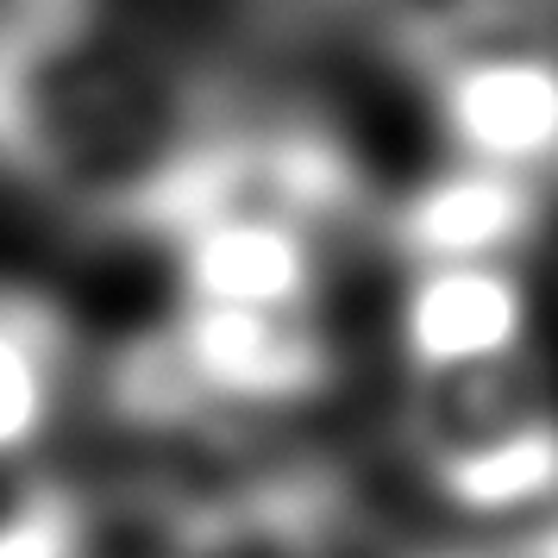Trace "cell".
<instances>
[{
    "mask_svg": "<svg viewBox=\"0 0 558 558\" xmlns=\"http://www.w3.org/2000/svg\"><path fill=\"white\" fill-rule=\"evenodd\" d=\"M252 95L107 26L95 0H7L0 177L63 220L170 239L239 189Z\"/></svg>",
    "mask_w": 558,
    "mask_h": 558,
    "instance_id": "cell-1",
    "label": "cell"
},
{
    "mask_svg": "<svg viewBox=\"0 0 558 558\" xmlns=\"http://www.w3.org/2000/svg\"><path fill=\"white\" fill-rule=\"evenodd\" d=\"M402 452L458 521L546 514L558 502V389L539 345L446 377H408Z\"/></svg>",
    "mask_w": 558,
    "mask_h": 558,
    "instance_id": "cell-2",
    "label": "cell"
},
{
    "mask_svg": "<svg viewBox=\"0 0 558 558\" xmlns=\"http://www.w3.org/2000/svg\"><path fill=\"white\" fill-rule=\"evenodd\" d=\"M414 76L446 157L558 189V26L446 45Z\"/></svg>",
    "mask_w": 558,
    "mask_h": 558,
    "instance_id": "cell-3",
    "label": "cell"
},
{
    "mask_svg": "<svg viewBox=\"0 0 558 558\" xmlns=\"http://www.w3.org/2000/svg\"><path fill=\"white\" fill-rule=\"evenodd\" d=\"M339 245H345L339 232L314 227L307 214L245 182L163 239L177 270V302L282 307V314H327Z\"/></svg>",
    "mask_w": 558,
    "mask_h": 558,
    "instance_id": "cell-4",
    "label": "cell"
},
{
    "mask_svg": "<svg viewBox=\"0 0 558 558\" xmlns=\"http://www.w3.org/2000/svg\"><path fill=\"white\" fill-rule=\"evenodd\" d=\"M389 345L402 377H446V371L533 352L539 339H533V289L521 277V257L402 264Z\"/></svg>",
    "mask_w": 558,
    "mask_h": 558,
    "instance_id": "cell-5",
    "label": "cell"
},
{
    "mask_svg": "<svg viewBox=\"0 0 558 558\" xmlns=\"http://www.w3.org/2000/svg\"><path fill=\"white\" fill-rule=\"evenodd\" d=\"M539 220H546V189L446 157L439 177H421L402 195H383L371 239H383L402 264L521 257V245L539 232Z\"/></svg>",
    "mask_w": 558,
    "mask_h": 558,
    "instance_id": "cell-6",
    "label": "cell"
},
{
    "mask_svg": "<svg viewBox=\"0 0 558 558\" xmlns=\"http://www.w3.org/2000/svg\"><path fill=\"white\" fill-rule=\"evenodd\" d=\"M76 327L45 295L0 282V471H20L51 446L76 402Z\"/></svg>",
    "mask_w": 558,
    "mask_h": 558,
    "instance_id": "cell-7",
    "label": "cell"
},
{
    "mask_svg": "<svg viewBox=\"0 0 558 558\" xmlns=\"http://www.w3.org/2000/svg\"><path fill=\"white\" fill-rule=\"evenodd\" d=\"M0 558H95V514L82 489L32 477L0 502Z\"/></svg>",
    "mask_w": 558,
    "mask_h": 558,
    "instance_id": "cell-8",
    "label": "cell"
},
{
    "mask_svg": "<svg viewBox=\"0 0 558 558\" xmlns=\"http://www.w3.org/2000/svg\"><path fill=\"white\" fill-rule=\"evenodd\" d=\"M496 558H558V502L533 514V527H521V539H508Z\"/></svg>",
    "mask_w": 558,
    "mask_h": 558,
    "instance_id": "cell-9",
    "label": "cell"
},
{
    "mask_svg": "<svg viewBox=\"0 0 558 558\" xmlns=\"http://www.w3.org/2000/svg\"><path fill=\"white\" fill-rule=\"evenodd\" d=\"M302 7H332V0H302Z\"/></svg>",
    "mask_w": 558,
    "mask_h": 558,
    "instance_id": "cell-10",
    "label": "cell"
},
{
    "mask_svg": "<svg viewBox=\"0 0 558 558\" xmlns=\"http://www.w3.org/2000/svg\"><path fill=\"white\" fill-rule=\"evenodd\" d=\"M0 13H7V0H0Z\"/></svg>",
    "mask_w": 558,
    "mask_h": 558,
    "instance_id": "cell-11",
    "label": "cell"
}]
</instances>
